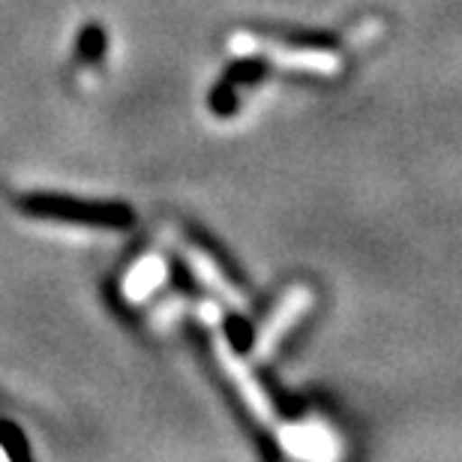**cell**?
Instances as JSON below:
<instances>
[{
	"mask_svg": "<svg viewBox=\"0 0 462 462\" xmlns=\"http://www.w3.org/2000/svg\"><path fill=\"white\" fill-rule=\"evenodd\" d=\"M231 49L235 51H267L273 60L285 63V67L307 69V72H337L339 69V60L330 51L285 49L280 42H264V40H255V36H237V40H231Z\"/></svg>",
	"mask_w": 462,
	"mask_h": 462,
	"instance_id": "1",
	"label": "cell"
},
{
	"mask_svg": "<svg viewBox=\"0 0 462 462\" xmlns=\"http://www.w3.org/2000/svg\"><path fill=\"white\" fill-rule=\"evenodd\" d=\"M282 445L291 457H300V459H334L339 454L334 436L321 427H310V423L285 430Z\"/></svg>",
	"mask_w": 462,
	"mask_h": 462,
	"instance_id": "2",
	"label": "cell"
},
{
	"mask_svg": "<svg viewBox=\"0 0 462 462\" xmlns=\"http://www.w3.org/2000/svg\"><path fill=\"white\" fill-rule=\"evenodd\" d=\"M165 262L162 258H156V255H147L142 258L133 271L126 273V280H124V298L126 300H144L147 294H153L160 285L165 282Z\"/></svg>",
	"mask_w": 462,
	"mask_h": 462,
	"instance_id": "3",
	"label": "cell"
},
{
	"mask_svg": "<svg viewBox=\"0 0 462 462\" xmlns=\"http://www.w3.org/2000/svg\"><path fill=\"white\" fill-rule=\"evenodd\" d=\"M307 303H310V291L307 289L291 291L289 298L282 300V307L276 310V316H271L267 328L262 330V334H258V346H262V351L276 346V339H280L285 330H289V325H294V319H300V312L307 310Z\"/></svg>",
	"mask_w": 462,
	"mask_h": 462,
	"instance_id": "4",
	"label": "cell"
},
{
	"mask_svg": "<svg viewBox=\"0 0 462 462\" xmlns=\"http://www.w3.org/2000/svg\"><path fill=\"white\" fill-rule=\"evenodd\" d=\"M187 258H189V264H192V271H196V276L208 285V289H214L217 294H223L228 303H235V307L244 303V300H240V294L235 291V285H231L226 276L217 271V264L210 262L205 253H199V249H187Z\"/></svg>",
	"mask_w": 462,
	"mask_h": 462,
	"instance_id": "5",
	"label": "cell"
},
{
	"mask_svg": "<svg viewBox=\"0 0 462 462\" xmlns=\"http://www.w3.org/2000/svg\"><path fill=\"white\" fill-rule=\"evenodd\" d=\"M223 366H226V373L231 375V382H235L237 387H240V393H244V400L253 405L255 409V414L258 418H267V402H264V396L258 393V384H255V378L246 373L244 366L237 364L235 360V355H231V351H223Z\"/></svg>",
	"mask_w": 462,
	"mask_h": 462,
	"instance_id": "6",
	"label": "cell"
}]
</instances>
